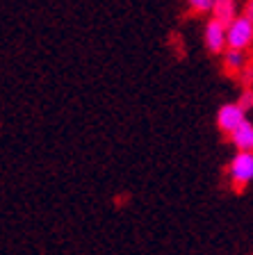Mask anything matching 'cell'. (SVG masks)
Wrapping results in <instances>:
<instances>
[{
    "instance_id": "cell-5",
    "label": "cell",
    "mask_w": 253,
    "mask_h": 255,
    "mask_svg": "<svg viewBox=\"0 0 253 255\" xmlns=\"http://www.w3.org/2000/svg\"><path fill=\"white\" fill-rule=\"evenodd\" d=\"M231 141L238 153H253V123L249 119L231 134Z\"/></svg>"
},
{
    "instance_id": "cell-2",
    "label": "cell",
    "mask_w": 253,
    "mask_h": 255,
    "mask_svg": "<svg viewBox=\"0 0 253 255\" xmlns=\"http://www.w3.org/2000/svg\"><path fill=\"white\" fill-rule=\"evenodd\" d=\"M251 43H253V21L242 14L228 25V48L231 50H247Z\"/></svg>"
},
{
    "instance_id": "cell-3",
    "label": "cell",
    "mask_w": 253,
    "mask_h": 255,
    "mask_svg": "<svg viewBox=\"0 0 253 255\" xmlns=\"http://www.w3.org/2000/svg\"><path fill=\"white\" fill-rule=\"evenodd\" d=\"M244 121H247V112H244L238 103H226V105H222L219 112H217V126H219V130L226 132L228 137H231Z\"/></svg>"
},
{
    "instance_id": "cell-1",
    "label": "cell",
    "mask_w": 253,
    "mask_h": 255,
    "mask_svg": "<svg viewBox=\"0 0 253 255\" xmlns=\"http://www.w3.org/2000/svg\"><path fill=\"white\" fill-rule=\"evenodd\" d=\"M228 178L235 189H244L253 182V153H235L228 164Z\"/></svg>"
},
{
    "instance_id": "cell-9",
    "label": "cell",
    "mask_w": 253,
    "mask_h": 255,
    "mask_svg": "<svg viewBox=\"0 0 253 255\" xmlns=\"http://www.w3.org/2000/svg\"><path fill=\"white\" fill-rule=\"evenodd\" d=\"M238 105L242 107L244 112H249L253 107V91L251 89H247V91H242V96H240V101H238Z\"/></svg>"
},
{
    "instance_id": "cell-6",
    "label": "cell",
    "mask_w": 253,
    "mask_h": 255,
    "mask_svg": "<svg viewBox=\"0 0 253 255\" xmlns=\"http://www.w3.org/2000/svg\"><path fill=\"white\" fill-rule=\"evenodd\" d=\"M212 18L224 25H231L235 18H238V5L235 0H215L212 5Z\"/></svg>"
},
{
    "instance_id": "cell-4",
    "label": "cell",
    "mask_w": 253,
    "mask_h": 255,
    "mask_svg": "<svg viewBox=\"0 0 253 255\" xmlns=\"http://www.w3.org/2000/svg\"><path fill=\"white\" fill-rule=\"evenodd\" d=\"M203 39H206V46H208L210 53H215V55L224 53V50H228V25H224V23L210 18V21L206 23Z\"/></svg>"
},
{
    "instance_id": "cell-7",
    "label": "cell",
    "mask_w": 253,
    "mask_h": 255,
    "mask_svg": "<svg viewBox=\"0 0 253 255\" xmlns=\"http://www.w3.org/2000/svg\"><path fill=\"white\" fill-rule=\"evenodd\" d=\"M247 53L244 50H231L228 48L226 53H224V66H226L228 73H240V71H244V66H247Z\"/></svg>"
},
{
    "instance_id": "cell-10",
    "label": "cell",
    "mask_w": 253,
    "mask_h": 255,
    "mask_svg": "<svg viewBox=\"0 0 253 255\" xmlns=\"http://www.w3.org/2000/svg\"><path fill=\"white\" fill-rule=\"evenodd\" d=\"M244 16L253 21V0H247V5H244Z\"/></svg>"
},
{
    "instance_id": "cell-8",
    "label": "cell",
    "mask_w": 253,
    "mask_h": 255,
    "mask_svg": "<svg viewBox=\"0 0 253 255\" xmlns=\"http://www.w3.org/2000/svg\"><path fill=\"white\" fill-rule=\"evenodd\" d=\"M187 2L194 11H212V5H215V0H187Z\"/></svg>"
}]
</instances>
